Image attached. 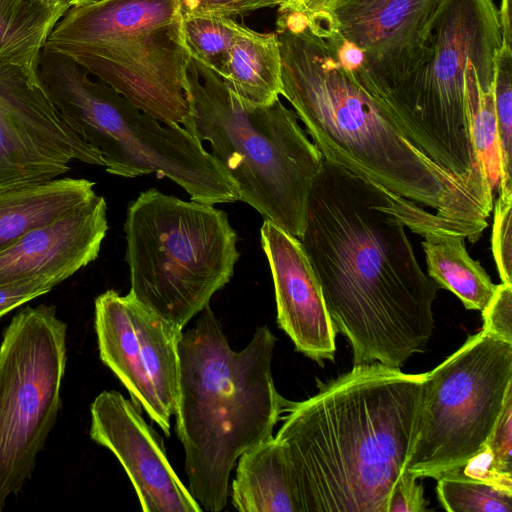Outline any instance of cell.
<instances>
[{"instance_id":"6da1fadb","label":"cell","mask_w":512,"mask_h":512,"mask_svg":"<svg viewBox=\"0 0 512 512\" xmlns=\"http://www.w3.org/2000/svg\"><path fill=\"white\" fill-rule=\"evenodd\" d=\"M455 233L454 223L324 159L299 238L336 333L353 363L400 369L434 331L438 285L424 273L406 234Z\"/></svg>"},{"instance_id":"7a4b0ae2","label":"cell","mask_w":512,"mask_h":512,"mask_svg":"<svg viewBox=\"0 0 512 512\" xmlns=\"http://www.w3.org/2000/svg\"><path fill=\"white\" fill-rule=\"evenodd\" d=\"M281 95L323 158L391 193L433 210L477 242L490 201L443 169L403 133L339 60L341 34L328 11L306 16L277 8Z\"/></svg>"},{"instance_id":"3957f363","label":"cell","mask_w":512,"mask_h":512,"mask_svg":"<svg viewBox=\"0 0 512 512\" xmlns=\"http://www.w3.org/2000/svg\"><path fill=\"white\" fill-rule=\"evenodd\" d=\"M424 377L357 364L290 402L274 438L298 512H387L414 443Z\"/></svg>"},{"instance_id":"277c9868","label":"cell","mask_w":512,"mask_h":512,"mask_svg":"<svg viewBox=\"0 0 512 512\" xmlns=\"http://www.w3.org/2000/svg\"><path fill=\"white\" fill-rule=\"evenodd\" d=\"M179 342L176 432L185 452L189 491L202 509L219 512L239 457L273 437L291 401L272 376L276 337L264 325L234 351L210 305Z\"/></svg>"},{"instance_id":"5b68a950","label":"cell","mask_w":512,"mask_h":512,"mask_svg":"<svg viewBox=\"0 0 512 512\" xmlns=\"http://www.w3.org/2000/svg\"><path fill=\"white\" fill-rule=\"evenodd\" d=\"M501 46L493 0H440L430 23L427 60L375 98L419 150L490 201L493 186L473 141L476 100L466 72L475 65L481 89L490 90Z\"/></svg>"},{"instance_id":"8992f818","label":"cell","mask_w":512,"mask_h":512,"mask_svg":"<svg viewBox=\"0 0 512 512\" xmlns=\"http://www.w3.org/2000/svg\"><path fill=\"white\" fill-rule=\"evenodd\" d=\"M184 128L208 142L211 154L235 181L239 201L301 237L313 184L324 158L293 109L242 104L223 79L191 56Z\"/></svg>"},{"instance_id":"52a82bcc","label":"cell","mask_w":512,"mask_h":512,"mask_svg":"<svg viewBox=\"0 0 512 512\" xmlns=\"http://www.w3.org/2000/svg\"><path fill=\"white\" fill-rule=\"evenodd\" d=\"M69 55L44 46L37 76L65 124L96 150L106 172L167 177L206 204L239 201L238 187L201 141L179 124H161Z\"/></svg>"},{"instance_id":"ba28073f","label":"cell","mask_w":512,"mask_h":512,"mask_svg":"<svg viewBox=\"0 0 512 512\" xmlns=\"http://www.w3.org/2000/svg\"><path fill=\"white\" fill-rule=\"evenodd\" d=\"M72 57L164 124L188 116L191 58L182 0H104L72 5L45 45Z\"/></svg>"},{"instance_id":"9c48e42d","label":"cell","mask_w":512,"mask_h":512,"mask_svg":"<svg viewBox=\"0 0 512 512\" xmlns=\"http://www.w3.org/2000/svg\"><path fill=\"white\" fill-rule=\"evenodd\" d=\"M124 232L128 294L181 328L230 281L240 255L223 210L155 188L129 203Z\"/></svg>"},{"instance_id":"30bf717a","label":"cell","mask_w":512,"mask_h":512,"mask_svg":"<svg viewBox=\"0 0 512 512\" xmlns=\"http://www.w3.org/2000/svg\"><path fill=\"white\" fill-rule=\"evenodd\" d=\"M512 390V343L484 331L425 373L405 472L417 479L458 471L486 444Z\"/></svg>"},{"instance_id":"8fae6325","label":"cell","mask_w":512,"mask_h":512,"mask_svg":"<svg viewBox=\"0 0 512 512\" xmlns=\"http://www.w3.org/2000/svg\"><path fill=\"white\" fill-rule=\"evenodd\" d=\"M67 326L53 305L26 306L0 345V512L30 479L55 425Z\"/></svg>"},{"instance_id":"7c38bea8","label":"cell","mask_w":512,"mask_h":512,"mask_svg":"<svg viewBox=\"0 0 512 512\" xmlns=\"http://www.w3.org/2000/svg\"><path fill=\"white\" fill-rule=\"evenodd\" d=\"M95 331L102 362L133 403L170 436L179 397V342L183 328L130 294L107 290L95 299Z\"/></svg>"},{"instance_id":"4fadbf2b","label":"cell","mask_w":512,"mask_h":512,"mask_svg":"<svg viewBox=\"0 0 512 512\" xmlns=\"http://www.w3.org/2000/svg\"><path fill=\"white\" fill-rule=\"evenodd\" d=\"M74 160L104 165L65 124L38 79L0 64V186L57 179Z\"/></svg>"},{"instance_id":"5bb4252c","label":"cell","mask_w":512,"mask_h":512,"mask_svg":"<svg viewBox=\"0 0 512 512\" xmlns=\"http://www.w3.org/2000/svg\"><path fill=\"white\" fill-rule=\"evenodd\" d=\"M440 0H341L329 12L340 34L363 53L352 70L374 97L394 89L429 55L428 34Z\"/></svg>"},{"instance_id":"9a60e30c","label":"cell","mask_w":512,"mask_h":512,"mask_svg":"<svg viewBox=\"0 0 512 512\" xmlns=\"http://www.w3.org/2000/svg\"><path fill=\"white\" fill-rule=\"evenodd\" d=\"M90 412L91 439L119 460L144 512L203 510L172 468L162 437L132 400L117 391H103Z\"/></svg>"},{"instance_id":"2e32d148","label":"cell","mask_w":512,"mask_h":512,"mask_svg":"<svg viewBox=\"0 0 512 512\" xmlns=\"http://www.w3.org/2000/svg\"><path fill=\"white\" fill-rule=\"evenodd\" d=\"M260 237L273 279L279 327L298 352L321 364L333 361L336 331L300 240L268 220Z\"/></svg>"},{"instance_id":"e0dca14e","label":"cell","mask_w":512,"mask_h":512,"mask_svg":"<svg viewBox=\"0 0 512 512\" xmlns=\"http://www.w3.org/2000/svg\"><path fill=\"white\" fill-rule=\"evenodd\" d=\"M107 230V204L97 195L0 248V285L39 276L61 283L96 260Z\"/></svg>"},{"instance_id":"ac0fdd59","label":"cell","mask_w":512,"mask_h":512,"mask_svg":"<svg viewBox=\"0 0 512 512\" xmlns=\"http://www.w3.org/2000/svg\"><path fill=\"white\" fill-rule=\"evenodd\" d=\"M84 178L0 186V248L39 225L53 221L97 196Z\"/></svg>"},{"instance_id":"d6986e66","label":"cell","mask_w":512,"mask_h":512,"mask_svg":"<svg viewBox=\"0 0 512 512\" xmlns=\"http://www.w3.org/2000/svg\"><path fill=\"white\" fill-rule=\"evenodd\" d=\"M223 81L248 107L267 106L282 91L281 57L275 33H261L238 23Z\"/></svg>"},{"instance_id":"ffe728a7","label":"cell","mask_w":512,"mask_h":512,"mask_svg":"<svg viewBox=\"0 0 512 512\" xmlns=\"http://www.w3.org/2000/svg\"><path fill=\"white\" fill-rule=\"evenodd\" d=\"M231 499L241 512H298L288 466L274 436L239 457Z\"/></svg>"},{"instance_id":"44dd1931","label":"cell","mask_w":512,"mask_h":512,"mask_svg":"<svg viewBox=\"0 0 512 512\" xmlns=\"http://www.w3.org/2000/svg\"><path fill=\"white\" fill-rule=\"evenodd\" d=\"M69 7L42 0H0V64L19 67L38 79L40 53Z\"/></svg>"},{"instance_id":"7402d4cb","label":"cell","mask_w":512,"mask_h":512,"mask_svg":"<svg viewBox=\"0 0 512 512\" xmlns=\"http://www.w3.org/2000/svg\"><path fill=\"white\" fill-rule=\"evenodd\" d=\"M422 248L428 276L439 288L455 294L469 310L482 312L494 296V284L482 265L471 258L465 237L455 233L428 234Z\"/></svg>"},{"instance_id":"603a6c76","label":"cell","mask_w":512,"mask_h":512,"mask_svg":"<svg viewBox=\"0 0 512 512\" xmlns=\"http://www.w3.org/2000/svg\"><path fill=\"white\" fill-rule=\"evenodd\" d=\"M237 21L233 18L183 14L186 44L193 58L226 75Z\"/></svg>"},{"instance_id":"cb8c5ba5","label":"cell","mask_w":512,"mask_h":512,"mask_svg":"<svg viewBox=\"0 0 512 512\" xmlns=\"http://www.w3.org/2000/svg\"><path fill=\"white\" fill-rule=\"evenodd\" d=\"M493 93L499 149L498 194H512V47L503 45L494 58Z\"/></svg>"},{"instance_id":"d4e9b609","label":"cell","mask_w":512,"mask_h":512,"mask_svg":"<svg viewBox=\"0 0 512 512\" xmlns=\"http://www.w3.org/2000/svg\"><path fill=\"white\" fill-rule=\"evenodd\" d=\"M436 492L441 506L449 512H512V493L459 471L439 477Z\"/></svg>"},{"instance_id":"484cf974","label":"cell","mask_w":512,"mask_h":512,"mask_svg":"<svg viewBox=\"0 0 512 512\" xmlns=\"http://www.w3.org/2000/svg\"><path fill=\"white\" fill-rule=\"evenodd\" d=\"M472 133L476 153L494 188L499 180V149L493 86L484 91L478 83Z\"/></svg>"},{"instance_id":"4316f807","label":"cell","mask_w":512,"mask_h":512,"mask_svg":"<svg viewBox=\"0 0 512 512\" xmlns=\"http://www.w3.org/2000/svg\"><path fill=\"white\" fill-rule=\"evenodd\" d=\"M491 244L502 283L512 284V194H498Z\"/></svg>"},{"instance_id":"83f0119b","label":"cell","mask_w":512,"mask_h":512,"mask_svg":"<svg viewBox=\"0 0 512 512\" xmlns=\"http://www.w3.org/2000/svg\"><path fill=\"white\" fill-rule=\"evenodd\" d=\"M285 0H182L183 14L233 18L263 9L279 7Z\"/></svg>"},{"instance_id":"f1b7e54d","label":"cell","mask_w":512,"mask_h":512,"mask_svg":"<svg viewBox=\"0 0 512 512\" xmlns=\"http://www.w3.org/2000/svg\"><path fill=\"white\" fill-rule=\"evenodd\" d=\"M482 331L512 343V284L497 285L496 292L482 311Z\"/></svg>"},{"instance_id":"f546056e","label":"cell","mask_w":512,"mask_h":512,"mask_svg":"<svg viewBox=\"0 0 512 512\" xmlns=\"http://www.w3.org/2000/svg\"><path fill=\"white\" fill-rule=\"evenodd\" d=\"M493 457L495 466L512 473V390L508 392L500 416L485 444Z\"/></svg>"},{"instance_id":"4dcf8cb0","label":"cell","mask_w":512,"mask_h":512,"mask_svg":"<svg viewBox=\"0 0 512 512\" xmlns=\"http://www.w3.org/2000/svg\"><path fill=\"white\" fill-rule=\"evenodd\" d=\"M60 282L51 277H32L0 285V317L51 291Z\"/></svg>"},{"instance_id":"1f68e13d","label":"cell","mask_w":512,"mask_h":512,"mask_svg":"<svg viewBox=\"0 0 512 512\" xmlns=\"http://www.w3.org/2000/svg\"><path fill=\"white\" fill-rule=\"evenodd\" d=\"M458 471L465 477L512 493V473L503 472L495 466L492 454L486 445Z\"/></svg>"},{"instance_id":"d6a6232c","label":"cell","mask_w":512,"mask_h":512,"mask_svg":"<svg viewBox=\"0 0 512 512\" xmlns=\"http://www.w3.org/2000/svg\"><path fill=\"white\" fill-rule=\"evenodd\" d=\"M427 506L422 485L404 471L392 491L387 512H424Z\"/></svg>"},{"instance_id":"836d02e7","label":"cell","mask_w":512,"mask_h":512,"mask_svg":"<svg viewBox=\"0 0 512 512\" xmlns=\"http://www.w3.org/2000/svg\"><path fill=\"white\" fill-rule=\"evenodd\" d=\"M336 0H285L279 7H287L310 16L320 11H329Z\"/></svg>"},{"instance_id":"e575fe53","label":"cell","mask_w":512,"mask_h":512,"mask_svg":"<svg viewBox=\"0 0 512 512\" xmlns=\"http://www.w3.org/2000/svg\"><path fill=\"white\" fill-rule=\"evenodd\" d=\"M502 44L512 47L511 0H500L498 9Z\"/></svg>"},{"instance_id":"d590c367","label":"cell","mask_w":512,"mask_h":512,"mask_svg":"<svg viewBox=\"0 0 512 512\" xmlns=\"http://www.w3.org/2000/svg\"><path fill=\"white\" fill-rule=\"evenodd\" d=\"M98 0H73L74 5L96 3Z\"/></svg>"},{"instance_id":"8d00e7d4","label":"cell","mask_w":512,"mask_h":512,"mask_svg":"<svg viewBox=\"0 0 512 512\" xmlns=\"http://www.w3.org/2000/svg\"><path fill=\"white\" fill-rule=\"evenodd\" d=\"M42 1L51 2V3H65V4H69L71 6L74 5L73 0H42Z\"/></svg>"},{"instance_id":"74e56055","label":"cell","mask_w":512,"mask_h":512,"mask_svg":"<svg viewBox=\"0 0 512 512\" xmlns=\"http://www.w3.org/2000/svg\"><path fill=\"white\" fill-rule=\"evenodd\" d=\"M339 1H341V0H336V2L334 3V5H335L337 2H339ZM334 5H333V6H334ZM333 6H332V7H333Z\"/></svg>"},{"instance_id":"f35d334b","label":"cell","mask_w":512,"mask_h":512,"mask_svg":"<svg viewBox=\"0 0 512 512\" xmlns=\"http://www.w3.org/2000/svg\"><path fill=\"white\" fill-rule=\"evenodd\" d=\"M100 1H104V0H98V2H100Z\"/></svg>"}]
</instances>
